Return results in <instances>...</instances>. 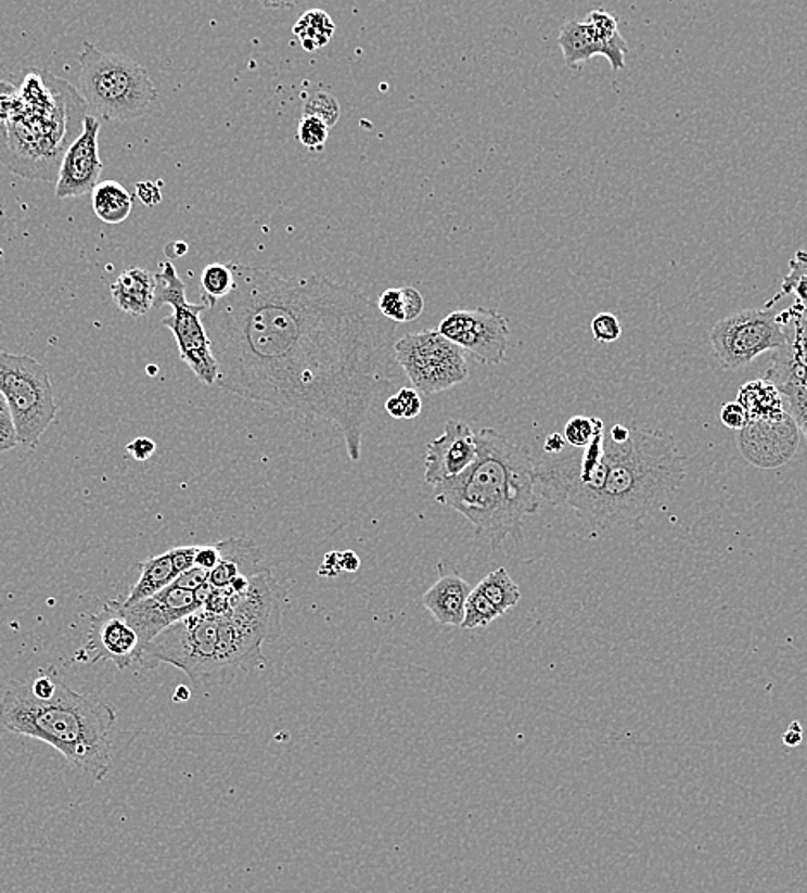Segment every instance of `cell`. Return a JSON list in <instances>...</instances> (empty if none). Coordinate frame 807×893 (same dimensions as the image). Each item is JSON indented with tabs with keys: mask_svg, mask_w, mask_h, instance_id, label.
<instances>
[{
	"mask_svg": "<svg viewBox=\"0 0 807 893\" xmlns=\"http://www.w3.org/2000/svg\"><path fill=\"white\" fill-rule=\"evenodd\" d=\"M119 607L124 618L140 639L141 653L144 647L165 629L203 609L196 591H188L174 585L146 600L138 601L134 605L124 607L119 600Z\"/></svg>",
	"mask_w": 807,
	"mask_h": 893,
	"instance_id": "13",
	"label": "cell"
},
{
	"mask_svg": "<svg viewBox=\"0 0 807 893\" xmlns=\"http://www.w3.org/2000/svg\"><path fill=\"white\" fill-rule=\"evenodd\" d=\"M0 394L8 400L21 447L34 449L59 411L49 371L31 356L0 353Z\"/></svg>",
	"mask_w": 807,
	"mask_h": 893,
	"instance_id": "8",
	"label": "cell"
},
{
	"mask_svg": "<svg viewBox=\"0 0 807 893\" xmlns=\"http://www.w3.org/2000/svg\"><path fill=\"white\" fill-rule=\"evenodd\" d=\"M787 404L789 414L807 441V391L803 387H777Z\"/></svg>",
	"mask_w": 807,
	"mask_h": 893,
	"instance_id": "35",
	"label": "cell"
},
{
	"mask_svg": "<svg viewBox=\"0 0 807 893\" xmlns=\"http://www.w3.org/2000/svg\"><path fill=\"white\" fill-rule=\"evenodd\" d=\"M208 583V571L205 569L193 567L190 571L182 573L178 579L174 581L172 585L178 588L188 589V591H196Z\"/></svg>",
	"mask_w": 807,
	"mask_h": 893,
	"instance_id": "42",
	"label": "cell"
},
{
	"mask_svg": "<svg viewBox=\"0 0 807 893\" xmlns=\"http://www.w3.org/2000/svg\"><path fill=\"white\" fill-rule=\"evenodd\" d=\"M794 294L795 299L807 311V252L799 250L789 261V273L783 279L782 288L774 294L765 308H771L777 301Z\"/></svg>",
	"mask_w": 807,
	"mask_h": 893,
	"instance_id": "29",
	"label": "cell"
},
{
	"mask_svg": "<svg viewBox=\"0 0 807 893\" xmlns=\"http://www.w3.org/2000/svg\"><path fill=\"white\" fill-rule=\"evenodd\" d=\"M585 21L593 26L594 34L609 49V62L612 69L623 71L626 67V55L629 52V46L618 31V23L614 14L597 9V11H591Z\"/></svg>",
	"mask_w": 807,
	"mask_h": 893,
	"instance_id": "26",
	"label": "cell"
},
{
	"mask_svg": "<svg viewBox=\"0 0 807 893\" xmlns=\"http://www.w3.org/2000/svg\"><path fill=\"white\" fill-rule=\"evenodd\" d=\"M2 408H9V406H8V400H5V397L2 396V394H0V409H2Z\"/></svg>",
	"mask_w": 807,
	"mask_h": 893,
	"instance_id": "53",
	"label": "cell"
},
{
	"mask_svg": "<svg viewBox=\"0 0 807 893\" xmlns=\"http://www.w3.org/2000/svg\"><path fill=\"white\" fill-rule=\"evenodd\" d=\"M190 689L185 688V686H179L178 691L174 694V700L176 701H188L190 700Z\"/></svg>",
	"mask_w": 807,
	"mask_h": 893,
	"instance_id": "52",
	"label": "cell"
},
{
	"mask_svg": "<svg viewBox=\"0 0 807 893\" xmlns=\"http://www.w3.org/2000/svg\"><path fill=\"white\" fill-rule=\"evenodd\" d=\"M404 309H406V323L418 320L424 311L423 294L414 288H402Z\"/></svg>",
	"mask_w": 807,
	"mask_h": 893,
	"instance_id": "40",
	"label": "cell"
},
{
	"mask_svg": "<svg viewBox=\"0 0 807 893\" xmlns=\"http://www.w3.org/2000/svg\"><path fill=\"white\" fill-rule=\"evenodd\" d=\"M141 574L137 585L132 586L128 597L123 598V605H134L138 601L146 600L153 595L161 594L162 589L169 588L174 581L181 576L178 565L174 564L172 553L165 552L152 557L140 564Z\"/></svg>",
	"mask_w": 807,
	"mask_h": 893,
	"instance_id": "24",
	"label": "cell"
},
{
	"mask_svg": "<svg viewBox=\"0 0 807 893\" xmlns=\"http://www.w3.org/2000/svg\"><path fill=\"white\" fill-rule=\"evenodd\" d=\"M397 365L414 391L432 396L470 379L465 350L435 330L404 335L394 346Z\"/></svg>",
	"mask_w": 807,
	"mask_h": 893,
	"instance_id": "10",
	"label": "cell"
},
{
	"mask_svg": "<svg viewBox=\"0 0 807 893\" xmlns=\"http://www.w3.org/2000/svg\"><path fill=\"white\" fill-rule=\"evenodd\" d=\"M785 344L774 350L767 377L774 387H803L807 391V311L795 303L779 314Z\"/></svg>",
	"mask_w": 807,
	"mask_h": 893,
	"instance_id": "18",
	"label": "cell"
},
{
	"mask_svg": "<svg viewBox=\"0 0 807 893\" xmlns=\"http://www.w3.org/2000/svg\"><path fill=\"white\" fill-rule=\"evenodd\" d=\"M220 553L217 567L208 573V585L215 589H226L240 576L255 577L268 567L264 565L260 548L252 538H227L215 545Z\"/></svg>",
	"mask_w": 807,
	"mask_h": 893,
	"instance_id": "20",
	"label": "cell"
},
{
	"mask_svg": "<svg viewBox=\"0 0 807 893\" xmlns=\"http://www.w3.org/2000/svg\"><path fill=\"white\" fill-rule=\"evenodd\" d=\"M797 447L799 429L791 414L779 421H750L739 435L742 456L763 470L787 464Z\"/></svg>",
	"mask_w": 807,
	"mask_h": 893,
	"instance_id": "16",
	"label": "cell"
},
{
	"mask_svg": "<svg viewBox=\"0 0 807 893\" xmlns=\"http://www.w3.org/2000/svg\"><path fill=\"white\" fill-rule=\"evenodd\" d=\"M565 449H567V442L561 433H552V435L545 438L543 452L547 456H556V454L564 452Z\"/></svg>",
	"mask_w": 807,
	"mask_h": 893,
	"instance_id": "46",
	"label": "cell"
},
{
	"mask_svg": "<svg viewBox=\"0 0 807 893\" xmlns=\"http://www.w3.org/2000/svg\"><path fill=\"white\" fill-rule=\"evenodd\" d=\"M385 411L390 414L392 418H396V420H402L404 418V406L400 403L399 397L390 396L387 400H385Z\"/></svg>",
	"mask_w": 807,
	"mask_h": 893,
	"instance_id": "50",
	"label": "cell"
},
{
	"mask_svg": "<svg viewBox=\"0 0 807 893\" xmlns=\"http://www.w3.org/2000/svg\"><path fill=\"white\" fill-rule=\"evenodd\" d=\"M437 571V583L424 591L421 603L441 626L461 627L473 586L449 562H438Z\"/></svg>",
	"mask_w": 807,
	"mask_h": 893,
	"instance_id": "19",
	"label": "cell"
},
{
	"mask_svg": "<svg viewBox=\"0 0 807 893\" xmlns=\"http://www.w3.org/2000/svg\"><path fill=\"white\" fill-rule=\"evenodd\" d=\"M87 651L93 660H108L119 671L140 662L141 647L137 633L120 612L119 600L108 601L102 612L91 618Z\"/></svg>",
	"mask_w": 807,
	"mask_h": 893,
	"instance_id": "17",
	"label": "cell"
},
{
	"mask_svg": "<svg viewBox=\"0 0 807 893\" xmlns=\"http://www.w3.org/2000/svg\"><path fill=\"white\" fill-rule=\"evenodd\" d=\"M126 450L131 454L132 459H137V461H146V459H150V457L155 454V450H157V445H155V442L150 441V438H137V441H132L131 444H128Z\"/></svg>",
	"mask_w": 807,
	"mask_h": 893,
	"instance_id": "45",
	"label": "cell"
},
{
	"mask_svg": "<svg viewBox=\"0 0 807 893\" xmlns=\"http://www.w3.org/2000/svg\"><path fill=\"white\" fill-rule=\"evenodd\" d=\"M476 461L433 486V497L470 521L494 550L507 538L523 544L524 518L540 509L533 457L494 429L476 433Z\"/></svg>",
	"mask_w": 807,
	"mask_h": 893,
	"instance_id": "3",
	"label": "cell"
},
{
	"mask_svg": "<svg viewBox=\"0 0 807 893\" xmlns=\"http://www.w3.org/2000/svg\"><path fill=\"white\" fill-rule=\"evenodd\" d=\"M603 429L600 418L574 417L565 424L564 438L574 449H585Z\"/></svg>",
	"mask_w": 807,
	"mask_h": 893,
	"instance_id": "32",
	"label": "cell"
},
{
	"mask_svg": "<svg viewBox=\"0 0 807 893\" xmlns=\"http://www.w3.org/2000/svg\"><path fill=\"white\" fill-rule=\"evenodd\" d=\"M380 314L384 315L388 321H396V323H406V309H404L402 288L387 289L379 303Z\"/></svg>",
	"mask_w": 807,
	"mask_h": 893,
	"instance_id": "37",
	"label": "cell"
},
{
	"mask_svg": "<svg viewBox=\"0 0 807 893\" xmlns=\"http://www.w3.org/2000/svg\"><path fill=\"white\" fill-rule=\"evenodd\" d=\"M341 573L343 569L338 565V552L326 553L322 567L318 569V574L322 577H337Z\"/></svg>",
	"mask_w": 807,
	"mask_h": 893,
	"instance_id": "47",
	"label": "cell"
},
{
	"mask_svg": "<svg viewBox=\"0 0 807 893\" xmlns=\"http://www.w3.org/2000/svg\"><path fill=\"white\" fill-rule=\"evenodd\" d=\"M709 344L721 367L739 370L768 350H779L785 344V334L779 314L770 308L742 309L713 326Z\"/></svg>",
	"mask_w": 807,
	"mask_h": 893,
	"instance_id": "11",
	"label": "cell"
},
{
	"mask_svg": "<svg viewBox=\"0 0 807 893\" xmlns=\"http://www.w3.org/2000/svg\"><path fill=\"white\" fill-rule=\"evenodd\" d=\"M476 588L485 595L486 600L490 601L491 605L499 610L502 615L517 607L521 601L520 586L515 585L505 567L497 569L494 573L483 577L482 583Z\"/></svg>",
	"mask_w": 807,
	"mask_h": 893,
	"instance_id": "28",
	"label": "cell"
},
{
	"mask_svg": "<svg viewBox=\"0 0 807 893\" xmlns=\"http://www.w3.org/2000/svg\"><path fill=\"white\" fill-rule=\"evenodd\" d=\"M688 474L676 438L662 430L614 424L585 449L535 462L536 492L550 506H567L603 530L643 521L670 502Z\"/></svg>",
	"mask_w": 807,
	"mask_h": 893,
	"instance_id": "2",
	"label": "cell"
},
{
	"mask_svg": "<svg viewBox=\"0 0 807 893\" xmlns=\"http://www.w3.org/2000/svg\"><path fill=\"white\" fill-rule=\"evenodd\" d=\"M559 47L564 54L565 64L576 67L582 62L603 55L609 59V49L594 34L593 26L588 21H567L559 34Z\"/></svg>",
	"mask_w": 807,
	"mask_h": 893,
	"instance_id": "23",
	"label": "cell"
},
{
	"mask_svg": "<svg viewBox=\"0 0 807 893\" xmlns=\"http://www.w3.org/2000/svg\"><path fill=\"white\" fill-rule=\"evenodd\" d=\"M157 288L153 308L172 306V315L162 321L178 342L179 358L188 365L194 377L208 387H215L219 382V367L212 353L210 339L206 335L203 326V314L208 305L200 301L198 305L190 303L185 296V284L170 259L161 264V270L155 273Z\"/></svg>",
	"mask_w": 807,
	"mask_h": 893,
	"instance_id": "9",
	"label": "cell"
},
{
	"mask_svg": "<svg viewBox=\"0 0 807 893\" xmlns=\"http://www.w3.org/2000/svg\"><path fill=\"white\" fill-rule=\"evenodd\" d=\"M593 337L602 344H614L623 335V326L615 315L600 314L591 321Z\"/></svg>",
	"mask_w": 807,
	"mask_h": 893,
	"instance_id": "36",
	"label": "cell"
},
{
	"mask_svg": "<svg viewBox=\"0 0 807 893\" xmlns=\"http://www.w3.org/2000/svg\"><path fill=\"white\" fill-rule=\"evenodd\" d=\"M144 667L169 663L181 668L198 688H219L234 682L227 650L222 615L200 609L150 641L141 653Z\"/></svg>",
	"mask_w": 807,
	"mask_h": 893,
	"instance_id": "6",
	"label": "cell"
},
{
	"mask_svg": "<svg viewBox=\"0 0 807 893\" xmlns=\"http://www.w3.org/2000/svg\"><path fill=\"white\" fill-rule=\"evenodd\" d=\"M303 116L317 117V119L323 120L329 129L334 128L341 119V103L326 91H317L315 95L306 100Z\"/></svg>",
	"mask_w": 807,
	"mask_h": 893,
	"instance_id": "33",
	"label": "cell"
},
{
	"mask_svg": "<svg viewBox=\"0 0 807 893\" xmlns=\"http://www.w3.org/2000/svg\"><path fill=\"white\" fill-rule=\"evenodd\" d=\"M400 403L404 406V420H414L420 417L423 403H421L420 392L414 388H400L397 392Z\"/></svg>",
	"mask_w": 807,
	"mask_h": 893,
	"instance_id": "41",
	"label": "cell"
},
{
	"mask_svg": "<svg viewBox=\"0 0 807 893\" xmlns=\"http://www.w3.org/2000/svg\"><path fill=\"white\" fill-rule=\"evenodd\" d=\"M437 330L478 361L500 365L505 359L511 327L497 309H456L440 321Z\"/></svg>",
	"mask_w": 807,
	"mask_h": 893,
	"instance_id": "12",
	"label": "cell"
},
{
	"mask_svg": "<svg viewBox=\"0 0 807 893\" xmlns=\"http://www.w3.org/2000/svg\"><path fill=\"white\" fill-rule=\"evenodd\" d=\"M162 181H141L137 184L138 199L146 206H157L162 202Z\"/></svg>",
	"mask_w": 807,
	"mask_h": 893,
	"instance_id": "43",
	"label": "cell"
},
{
	"mask_svg": "<svg viewBox=\"0 0 807 893\" xmlns=\"http://www.w3.org/2000/svg\"><path fill=\"white\" fill-rule=\"evenodd\" d=\"M157 280L144 268H129L111 285V296L117 308L132 317H143L153 309Z\"/></svg>",
	"mask_w": 807,
	"mask_h": 893,
	"instance_id": "21",
	"label": "cell"
},
{
	"mask_svg": "<svg viewBox=\"0 0 807 893\" xmlns=\"http://www.w3.org/2000/svg\"><path fill=\"white\" fill-rule=\"evenodd\" d=\"M132 194L117 181H102L91 191L93 212L102 222L123 224L132 211Z\"/></svg>",
	"mask_w": 807,
	"mask_h": 893,
	"instance_id": "25",
	"label": "cell"
},
{
	"mask_svg": "<svg viewBox=\"0 0 807 893\" xmlns=\"http://www.w3.org/2000/svg\"><path fill=\"white\" fill-rule=\"evenodd\" d=\"M338 565L346 573H356L361 567V560L353 550H347V552H338Z\"/></svg>",
	"mask_w": 807,
	"mask_h": 893,
	"instance_id": "48",
	"label": "cell"
},
{
	"mask_svg": "<svg viewBox=\"0 0 807 893\" xmlns=\"http://www.w3.org/2000/svg\"><path fill=\"white\" fill-rule=\"evenodd\" d=\"M502 617L499 610L486 600L478 588H473L470 598L465 601L464 622L461 629H485L491 622Z\"/></svg>",
	"mask_w": 807,
	"mask_h": 893,
	"instance_id": "31",
	"label": "cell"
},
{
	"mask_svg": "<svg viewBox=\"0 0 807 893\" xmlns=\"http://www.w3.org/2000/svg\"><path fill=\"white\" fill-rule=\"evenodd\" d=\"M16 426H14L13 417L9 408L0 409V452L14 449L17 447Z\"/></svg>",
	"mask_w": 807,
	"mask_h": 893,
	"instance_id": "39",
	"label": "cell"
},
{
	"mask_svg": "<svg viewBox=\"0 0 807 893\" xmlns=\"http://www.w3.org/2000/svg\"><path fill=\"white\" fill-rule=\"evenodd\" d=\"M116 709L57 682L49 700H38L29 684H9L0 698V724L9 732L52 745L71 765L103 782L114 763Z\"/></svg>",
	"mask_w": 807,
	"mask_h": 893,
	"instance_id": "4",
	"label": "cell"
},
{
	"mask_svg": "<svg viewBox=\"0 0 807 893\" xmlns=\"http://www.w3.org/2000/svg\"><path fill=\"white\" fill-rule=\"evenodd\" d=\"M78 62L82 100L102 119H138L157 100L158 91L149 69L131 59L103 52L90 41H82Z\"/></svg>",
	"mask_w": 807,
	"mask_h": 893,
	"instance_id": "7",
	"label": "cell"
},
{
	"mask_svg": "<svg viewBox=\"0 0 807 893\" xmlns=\"http://www.w3.org/2000/svg\"><path fill=\"white\" fill-rule=\"evenodd\" d=\"M185 253H188V244L182 243V241H174L165 247V256L169 259L179 258V256H184Z\"/></svg>",
	"mask_w": 807,
	"mask_h": 893,
	"instance_id": "51",
	"label": "cell"
},
{
	"mask_svg": "<svg viewBox=\"0 0 807 893\" xmlns=\"http://www.w3.org/2000/svg\"><path fill=\"white\" fill-rule=\"evenodd\" d=\"M220 562V553L217 547H198L194 557V567L205 569L210 573Z\"/></svg>",
	"mask_w": 807,
	"mask_h": 893,
	"instance_id": "44",
	"label": "cell"
},
{
	"mask_svg": "<svg viewBox=\"0 0 807 893\" xmlns=\"http://www.w3.org/2000/svg\"><path fill=\"white\" fill-rule=\"evenodd\" d=\"M234 289V273L229 264H210L203 268L202 301L210 305L222 299Z\"/></svg>",
	"mask_w": 807,
	"mask_h": 893,
	"instance_id": "30",
	"label": "cell"
},
{
	"mask_svg": "<svg viewBox=\"0 0 807 893\" xmlns=\"http://www.w3.org/2000/svg\"><path fill=\"white\" fill-rule=\"evenodd\" d=\"M294 37L308 52L322 49L334 37L335 23L322 9L306 11L293 28Z\"/></svg>",
	"mask_w": 807,
	"mask_h": 893,
	"instance_id": "27",
	"label": "cell"
},
{
	"mask_svg": "<svg viewBox=\"0 0 807 893\" xmlns=\"http://www.w3.org/2000/svg\"><path fill=\"white\" fill-rule=\"evenodd\" d=\"M478 456L476 433L464 421H445L444 433L426 444L424 482L430 486L464 473Z\"/></svg>",
	"mask_w": 807,
	"mask_h": 893,
	"instance_id": "15",
	"label": "cell"
},
{
	"mask_svg": "<svg viewBox=\"0 0 807 893\" xmlns=\"http://www.w3.org/2000/svg\"><path fill=\"white\" fill-rule=\"evenodd\" d=\"M100 123L97 117L82 120V131L62 157L55 196L59 200L81 199L99 184L103 164L99 152Z\"/></svg>",
	"mask_w": 807,
	"mask_h": 893,
	"instance_id": "14",
	"label": "cell"
},
{
	"mask_svg": "<svg viewBox=\"0 0 807 893\" xmlns=\"http://www.w3.org/2000/svg\"><path fill=\"white\" fill-rule=\"evenodd\" d=\"M720 420L721 423L726 424L727 429L730 430H741L746 429L747 424H750V414H747L746 409L742 408L741 404L738 400H733V403H727L720 411Z\"/></svg>",
	"mask_w": 807,
	"mask_h": 893,
	"instance_id": "38",
	"label": "cell"
},
{
	"mask_svg": "<svg viewBox=\"0 0 807 893\" xmlns=\"http://www.w3.org/2000/svg\"><path fill=\"white\" fill-rule=\"evenodd\" d=\"M87 107L69 82L49 71L29 73L17 88L13 116L0 126V162L23 178L55 181Z\"/></svg>",
	"mask_w": 807,
	"mask_h": 893,
	"instance_id": "5",
	"label": "cell"
},
{
	"mask_svg": "<svg viewBox=\"0 0 807 893\" xmlns=\"http://www.w3.org/2000/svg\"><path fill=\"white\" fill-rule=\"evenodd\" d=\"M738 403L746 409L750 421H779L789 417L782 392L767 379L753 380L742 385Z\"/></svg>",
	"mask_w": 807,
	"mask_h": 893,
	"instance_id": "22",
	"label": "cell"
},
{
	"mask_svg": "<svg viewBox=\"0 0 807 893\" xmlns=\"http://www.w3.org/2000/svg\"><path fill=\"white\" fill-rule=\"evenodd\" d=\"M783 742H785V745H789V748H795V745H799L800 742H803V729H800L799 722L791 724L787 732L783 736Z\"/></svg>",
	"mask_w": 807,
	"mask_h": 893,
	"instance_id": "49",
	"label": "cell"
},
{
	"mask_svg": "<svg viewBox=\"0 0 807 893\" xmlns=\"http://www.w3.org/2000/svg\"><path fill=\"white\" fill-rule=\"evenodd\" d=\"M329 126L317 117L303 116L297 124V140L311 152H322L329 140Z\"/></svg>",
	"mask_w": 807,
	"mask_h": 893,
	"instance_id": "34",
	"label": "cell"
},
{
	"mask_svg": "<svg viewBox=\"0 0 807 893\" xmlns=\"http://www.w3.org/2000/svg\"><path fill=\"white\" fill-rule=\"evenodd\" d=\"M229 265L234 289L202 317L217 387L329 421L350 461H361L371 408L394 371L396 327L355 285Z\"/></svg>",
	"mask_w": 807,
	"mask_h": 893,
	"instance_id": "1",
	"label": "cell"
}]
</instances>
